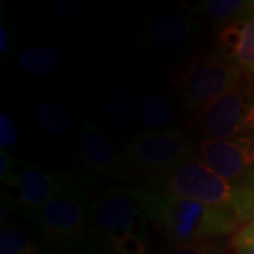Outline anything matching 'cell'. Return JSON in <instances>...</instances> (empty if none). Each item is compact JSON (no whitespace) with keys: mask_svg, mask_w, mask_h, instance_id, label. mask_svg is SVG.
I'll list each match as a JSON object with an SVG mask.
<instances>
[{"mask_svg":"<svg viewBox=\"0 0 254 254\" xmlns=\"http://www.w3.org/2000/svg\"><path fill=\"white\" fill-rule=\"evenodd\" d=\"M130 192L153 226L175 245H192L237 232L245 219L226 209L185 199L141 182Z\"/></svg>","mask_w":254,"mask_h":254,"instance_id":"obj_1","label":"cell"},{"mask_svg":"<svg viewBox=\"0 0 254 254\" xmlns=\"http://www.w3.org/2000/svg\"><path fill=\"white\" fill-rule=\"evenodd\" d=\"M144 182L206 206L232 210L245 222L254 218V190L237 187L222 178L198 157Z\"/></svg>","mask_w":254,"mask_h":254,"instance_id":"obj_2","label":"cell"},{"mask_svg":"<svg viewBox=\"0 0 254 254\" xmlns=\"http://www.w3.org/2000/svg\"><path fill=\"white\" fill-rule=\"evenodd\" d=\"M245 71L220 53L193 57L175 66L173 82L184 108L200 112L233 89Z\"/></svg>","mask_w":254,"mask_h":254,"instance_id":"obj_3","label":"cell"},{"mask_svg":"<svg viewBox=\"0 0 254 254\" xmlns=\"http://www.w3.org/2000/svg\"><path fill=\"white\" fill-rule=\"evenodd\" d=\"M27 218L36 223L48 245L64 250L76 249L88 243V190L73 181L65 192Z\"/></svg>","mask_w":254,"mask_h":254,"instance_id":"obj_4","label":"cell"},{"mask_svg":"<svg viewBox=\"0 0 254 254\" xmlns=\"http://www.w3.org/2000/svg\"><path fill=\"white\" fill-rule=\"evenodd\" d=\"M190 158H193L192 144L187 134L175 127L138 133L128 140L122 153L127 180L133 175L150 180Z\"/></svg>","mask_w":254,"mask_h":254,"instance_id":"obj_5","label":"cell"},{"mask_svg":"<svg viewBox=\"0 0 254 254\" xmlns=\"http://www.w3.org/2000/svg\"><path fill=\"white\" fill-rule=\"evenodd\" d=\"M145 223L147 219L133 199L130 188L110 187L89 202L88 243L112 253L120 239L145 232Z\"/></svg>","mask_w":254,"mask_h":254,"instance_id":"obj_6","label":"cell"},{"mask_svg":"<svg viewBox=\"0 0 254 254\" xmlns=\"http://www.w3.org/2000/svg\"><path fill=\"white\" fill-rule=\"evenodd\" d=\"M243 78L233 89L196 113V126L205 138L252 137L254 130V82Z\"/></svg>","mask_w":254,"mask_h":254,"instance_id":"obj_7","label":"cell"},{"mask_svg":"<svg viewBox=\"0 0 254 254\" xmlns=\"http://www.w3.org/2000/svg\"><path fill=\"white\" fill-rule=\"evenodd\" d=\"M76 163L73 181L85 188L112 180H127L122 155L103 130L92 122L85 123L82 128Z\"/></svg>","mask_w":254,"mask_h":254,"instance_id":"obj_8","label":"cell"},{"mask_svg":"<svg viewBox=\"0 0 254 254\" xmlns=\"http://www.w3.org/2000/svg\"><path fill=\"white\" fill-rule=\"evenodd\" d=\"M198 158L222 178L237 187L254 190L253 137L205 138L199 145Z\"/></svg>","mask_w":254,"mask_h":254,"instance_id":"obj_9","label":"cell"},{"mask_svg":"<svg viewBox=\"0 0 254 254\" xmlns=\"http://www.w3.org/2000/svg\"><path fill=\"white\" fill-rule=\"evenodd\" d=\"M73 184V178L50 170H43L34 164H27L18 174L6 182L7 187L16 190V198L11 205L31 215L47 203L55 199L58 195L68 190Z\"/></svg>","mask_w":254,"mask_h":254,"instance_id":"obj_10","label":"cell"},{"mask_svg":"<svg viewBox=\"0 0 254 254\" xmlns=\"http://www.w3.org/2000/svg\"><path fill=\"white\" fill-rule=\"evenodd\" d=\"M195 18L178 13H161L145 18L143 38L158 50L173 51L190 44L196 37Z\"/></svg>","mask_w":254,"mask_h":254,"instance_id":"obj_11","label":"cell"},{"mask_svg":"<svg viewBox=\"0 0 254 254\" xmlns=\"http://www.w3.org/2000/svg\"><path fill=\"white\" fill-rule=\"evenodd\" d=\"M216 44L218 53L236 63L245 73H254V11L222 28Z\"/></svg>","mask_w":254,"mask_h":254,"instance_id":"obj_12","label":"cell"},{"mask_svg":"<svg viewBox=\"0 0 254 254\" xmlns=\"http://www.w3.org/2000/svg\"><path fill=\"white\" fill-rule=\"evenodd\" d=\"M136 99L126 88H116L110 92L106 100V110L115 131L125 136L130 133L136 120Z\"/></svg>","mask_w":254,"mask_h":254,"instance_id":"obj_13","label":"cell"},{"mask_svg":"<svg viewBox=\"0 0 254 254\" xmlns=\"http://www.w3.org/2000/svg\"><path fill=\"white\" fill-rule=\"evenodd\" d=\"M213 23L229 26L254 11V1L247 0H205L195 7ZM223 26V27H225Z\"/></svg>","mask_w":254,"mask_h":254,"instance_id":"obj_14","label":"cell"},{"mask_svg":"<svg viewBox=\"0 0 254 254\" xmlns=\"http://www.w3.org/2000/svg\"><path fill=\"white\" fill-rule=\"evenodd\" d=\"M63 57V51L57 47H36L24 50L18 57V64L27 72L51 75L61 66Z\"/></svg>","mask_w":254,"mask_h":254,"instance_id":"obj_15","label":"cell"},{"mask_svg":"<svg viewBox=\"0 0 254 254\" xmlns=\"http://www.w3.org/2000/svg\"><path fill=\"white\" fill-rule=\"evenodd\" d=\"M140 118L143 125L147 127V131L163 130L168 127L170 122V105L167 99L160 93H148L141 102Z\"/></svg>","mask_w":254,"mask_h":254,"instance_id":"obj_16","label":"cell"},{"mask_svg":"<svg viewBox=\"0 0 254 254\" xmlns=\"http://www.w3.org/2000/svg\"><path fill=\"white\" fill-rule=\"evenodd\" d=\"M37 119L40 126L53 136H63L71 126L69 113L57 102L40 103L37 108Z\"/></svg>","mask_w":254,"mask_h":254,"instance_id":"obj_17","label":"cell"},{"mask_svg":"<svg viewBox=\"0 0 254 254\" xmlns=\"http://www.w3.org/2000/svg\"><path fill=\"white\" fill-rule=\"evenodd\" d=\"M0 254H40V250L23 227L6 225L0 232Z\"/></svg>","mask_w":254,"mask_h":254,"instance_id":"obj_18","label":"cell"},{"mask_svg":"<svg viewBox=\"0 0 254 254\" xmlns=\"http://www.w3.org/2000/svg\"><path fill=\"white\" fill-rule=\"evenodd\" d=\"M147 249L145 232L130 233L113 246V254H144Z\"/></svg>","mask_w":254,"mask_h":254,"instance_id":"obj_19","label":"cell"},{"mask_svg":"<svg viewBox=\"0 0 254 254\" xmlns=\"http://www.w3.org/2000/svg\"><path fill=\"white\" fill-rule=\"evenodd\" d=\"M230 243L236 254H254V218L237 230Z\"/></svg>","mask_w":254,"mask_h":254,"instance_id":"obj_20","label":"cell"},{"mask_svg":"<svg viewBox=\"0 0 254 254\" xmlns=\"http://www.w3.org/2000/svg\"><path fill=\"white\" fill-rule=\"evenodd\" d=\"M18 141V128L14 122L4 113L0 115V145L1 150H7Z\"/></svg>","mask_w":254,"mask_h":254,"instance_id":"obj_21","label":"cell"},{"mask_svg":"<svg viewBox=\"0 0 254 254\" xmlns=\"http://www.w3.org/2000/svg\"><path fill=\"white\" fill-rule=\"evenodd\" d=\"M164 254H218L212 247L192 243V245H175Z\"/></svg>","mask_w":254,"mask_h":254,"instance_id":"obj_22","label":"cell"},{"mask_svg":"<svg viewBox=\"0 0 254 254\" xmlns=\"http://www.w3.org/2000/svg\"><path fill=\"white\" fill-rule=\"evenodd\" d=\"M16 160L7 150H0V180L1 182L9 181L14 174Z\"/></svg>","mask_w":254,"mask_h":254,"instance_id":"obj_23","label":"cell"},{"mask_svg":"<svg viewBox=\"0 0 254 254\" xmlns=\"http://www.w3.org/2000/svg\"><path fill=\"white\" fill-rule=\"evenodd\" d=\"M60 4L63 6H57V9L60 11V14L65 18H73L78 14V10L81 9V6L73 1H63Z\"/></svg>","mask_w":254,"mask_h":254,"instance_id":"obj_24","label":"cell"},{"mask_svg":"<svg viewBox=\"0 0 254 254\" xmlns=\"http://www.w3.org/2000/svg\"><path fill=\"white\" fill-rule=\"evenodd\" d=\"M10 37H9V28L4 26V17H1V24H0V53L4 54L9 50Z\"/></svg>","mask_w":254,"mask_h":254,"instance_id":"obj_25","label":"cell"}]
</instances>
